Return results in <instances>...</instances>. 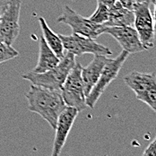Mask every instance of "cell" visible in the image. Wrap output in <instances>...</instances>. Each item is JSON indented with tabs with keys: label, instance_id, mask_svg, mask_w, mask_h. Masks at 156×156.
Instances as JSON below:
<instances>
[{
	"label": "cell",
	"instance_id": "1",
	"mask_svg": "<svg viewBox=\"0 0 156 156\" xmlns=\"http://www.w3.org/2000/svg\"><path fill=\"white\" fill-rule=\"evenodd\" d=\"M25 96L29 110L40 115L55 129L59 115L67 107L60 91H53L32 84Z\"/></svg>",
	"mask_w": 156,
	"mask_h": 156
},
{
	"label": "cell",
	"instance_id": "2",
	"mask_svg": "<svg viewBox=\"0 0 156 156\" xmlns=\"http://www.w3.org/2000/svg\"><path fill=\"white\" fill-rule=\"evenodd\" d=\"M76 56L68 52L61 58L59 63L52 69L44 73L29 72L22 75L24 80L31 82V84L47 88L53 91H60L67 76L76 65Z\"/></svg>",
	"mask_w": 156,
	"mask_h": 156
},
{
	"label": "cell",
	"instance_id": "3",
	"mask_svg": "<svg viewBox=\"0 0 156 156\" xmlns=\"http://www.w3.org/2000/svg\"><path fill=\"white\" fill-rule=\"evenodd\" d=\"M82 67L80 63H76L60 89L66 105L76 109L79 112L87 108L84 84L81 76Z\"/></svg>",
	"mask_w": 156,
	"mask_h": 156
},
{
	"label": "cell",
	"instance_id": "4",
	"mask_svg": "<svg viewBox=\"0 0 156 156\" xmlns=\"http://www.w3.org/2000/svg\"><path fill=\"white\" fill-rule=\"evenodd\" d=\"M128 56H129L128 52L122 50L121 53L119 56H117L115 58H109L108 62L106 63V65L104 66L101 71V74L97 83L93 87L90 94L86 97L87 107H90L92 109L94 108L98 100L105 92V90L110 84V83L117 78Z\"/></svg>",
	"mask_w": 156,
	"mask_h": 156
},
{
	"label": "cell",
	"instance_id": "5",
	"mask_svg": "<svg viewBox=\"0 0 156 156\" xmlns=\"http://www.w3.org/2000/svg\"><path fill=\"white\" fill-rule=\"evenodd\" d=\"M57 22L68 25L72 29L73 33L94 40L104 33L105 26L103 24L94 23L89 20V18L79 15L68 5L64 6L63 13L58 16Z\"/></svg>",
	"mask_w": 156,
	"mask_h": 156
},
{
	"label": "cell",
	"instance_id": "6",
	"mask_svg": "<svg viewBox=\"0 0 156 156\" xmlns=\"http://www.w3.org/2000/svg\"><path fill=\"white\" fill-rule=\"evenodd\" d=\"M58 35L62 41L65 50L73 53L75 56H82L83 54L109 56L112 54L109 48L96 42L94 39L76 33L71 35Z\"/></svg>",
	"mask_w": 156,
	"mask_h": 156
},
{
	"label": "cell",
	"instance_id": "7",
	"mask_svg": "<svg viewBox=\"0 0 156 156\" xmlns=\"http://www.w3.org/2000/svg\"><path fill=\"white\" fill-rule=\"evenodd\" d=\"M21 0H11L0 16V36L2 41L13 45L20 34Z\"/></svg>",
	"mask_w": 156,
	"mask_h": 156
},
{
	"label": "cell",
	"instance_id": "8",
	"mask_svg": "<svg viewBox=\"0 0 156 156\" xmlns=\"http://www.w3.org/2000/svg\"><path fill=\"white\" fill-rule=\"evenodd\" d=\"M134 28L137 31L141 42L145 49L154 46L155 30L154 25L153 14L148 2H144L135 10Z\"/></svg>",
	"mask_w": 156,
	"mask_h": 156
},
{
	"label": "cell",
	"instance_id": "9",
	"mask_svg": "<svg viewBox=\"0 0 156 156\" xmlns=\"http://www.w3.org/2000/svg\"><path fill=\"white\" fill-rule=\"evenodd\" d=\"M104 33H108L113 37L122 49L129 54L145 50L134 26H105Z\"/></svg>",
	"mask_w": 156,
	"mask_h": 156
},
{
	"label": "cell",
	"instance_id": "10",
	"mask_svg": "<svg viewBox=\"0 0 156 156\" xmlns=\"http://www.w3.org/2000/svg\"><path fill=\"white\" fill-rule=\"evenodd\" d=\"M77 109L72 107H66L59 115L55 127L56 135L53 142V147L50 156H60L63 147L66 142V138L71 131L78 116Z\"/></svg>",
	"mask_w": 156,
	"mask_h": 156
},
{
	"label": "cell",
	"instance_id": "11",
	"mask_svg": "<svg viewBox=\"0 0 156 156\" xmlns=\"http://www.w3.org/2000/svg\"><path fill=\"white\" fill-rule=\"evenodd\" d=\"M108 60H109V58H107V56L94 55L93 61L87 66L82 67L81 76L83 81L84 92H85L86 97L90 94L93 87L97 83L98 79L101 74V71L104 66L106 65V63L108 62Z\"/></svg>",
	"mask_w": 156,
	"mask_h": 156
},
{
	"label": "cell",
	"instance_id": "12",
	"mask_svg": "<svg viewBox=\"0 0 156 156\" xmlns=\"http://www.w3.org/2000/svg\"><path fill=\"white\" fill-rule=\"evenodd\" d=\"M60 58H58L50 48L48 47L41 36L39 41V58L38 62L35 68L32 70L34 73H44L55 67L59 61Z\"/></svg>",
	"mask_w": 156,
	"mask_h": 156
},
{
	"label": "cell",
	"instance_id": "13",
	"mask_svg": "<svg viewBox=\"0 0 156 156\" xmlns=\"http://www.w3.org/2000/svg\"><path fill=\"white\" fill-rule=\"evenodd\" d=\"M109 20L104 26H134L135 14L119 1L109 8Z\"/></svg>",
	"mask_w": 156,
	"mask_h": 156
},
{
	"label": "cell",
	"instance_id": "14",
	"mask_svg": "<svg viewBox=\"0 0 156 156\" xmlns=\"http://www.w3.org/2000/svg\"><path fill=\"white\" fill-rule=\"evenodd\" d=\"M39 23L41 27L42 37H43L44 41H46L48 46L52 49V51L58 58H63V56L65 55V53H64L65 48H64L62 41L60 39L59 35L57 34L56 32H54L49 28L46 20L43 17L39 18Z\"/></svg>",
	"mask_w": 156,
	"mask_h": 156
},
{
	"label": "cell",
	"instance_id": "15",
	"mask_svg": "<svg viewBox=\"0 0 156 156\" xmlns=\"http://www.w3.org/2000/svg\"><path fill=\"white\" fill-rule=\"evenodd\" d=\"M136 99L144 102L156 113V78L141 94L136 95Z\"/></svg>",
	"mask_w": 156,
	"mask_h": 156
},
{
	"label": "cell",
	"instance_id": "16",
	"mask_svg": "<svg viewBox=\"0 0 156 156\" xmlns=\"http://www.w3.org/2000/svg\"><path fill=\"white\" fill-rule=\"evenodd\" d=\"M109 7L101 4L97 3L96 10L92 16L89 17V20L97 24H105L109 20Z\"/></svg>",
	"mask_w": 156,
	"mask_h": 156
},
{
	"label": "cell",
	"instance_id": "17",
	"mask_svg": "<svg viewBox=\"0 0 156 156\" xmlns=\"http://www.w3.org/2000/svg\"><path fill=\"white\" fill-rule=\"evenodd\" d=\"M19 56V52L11 45L0 41V64L7 62Z\"/></svg>",
	"mask_w": 156,
	"mask_h": 156
},
{
	"label": "cell",
	"instance_id": "18",
	"mask_svg": "<svg viewBox=\"0 0 156 156\" xmlns=\"http://www.w3.org/2000/svg\"><path fill=\"white\" fill-rule=\"evenodd\" d=\"M124 7L128 10H131L134 12V10L141 5L142 3L145 2L146 0H118Z\"/></svg>",
	"mask_w": 156,
	"mask_h": 156
},
{
	"label": "cell",
	"instance_id": "19",
	"mask_svg": "<svg viewBox=\"0 0 156 156\" xmlns=\"http://www.w3.org/2000/svg\"><path fill=\"white\" fill-rule=\"evenodd\" d=\"M142 156H156V136L145 148Z\"/></svg>",
	"mask_w": 156,
	"mask_h": 156
},
{
	"label": "cell",
	"instance_id": "20",
	"mask_svg": "<svg viewBox=\"0 0 156 156\" xmlns=\"http://www.w3.org/2000/svg\"><path fill=\"white\" fill-rule=\"evenodd\" d=\"M11 0H0V16L5 11V9L7 7Z\"/></svg>",
	"mask_w": 156,
	"mask_h": 156
},
{
	"label": "cell",
	"instance_id": "21",
	"mask_svg": "<svg viewBox=\"0 0 156 156\" xmlns=\"http://www.w3.org/2000/svg\"><path fill=\"white\" fill-rule=\"evenodd\" d=\"M117 1H118V0H97V3H101V4H102V5L108 6L109 8V7L112 6Z\"/></svg>",
	"mask_w": 156,
	"mask_h": 156
},
{
	"label": "cell",
	"instance_id": "22",
	"mask_svg": "<svg viewBox=\"0 0 156 156\" xmlns=\"http://www.w3.org/2000/svg\"><path fill=\"white\" fill-rule=\"evenodd\" d=\"M154 13H153V18H154V30L156 33V2L154 3Z\"/></svg>",
	"mask_w": 156,
	"mask_h": 156
},
{
	"label": "cell",
	"instance_id": "23",
	"mask_svg": "<svg viewBox=\"0 0 156 156\" xmlns=\"http://www.w3.org/2000/svg\"><path fill=\"white\" fill-rule=\"evenodd\" d=\"M146 2H148L149 4H154V2H156V0H146Z\"/></svg>",
	"mask_w": 156,
	"mask_h": 156
},
{
	"label": "cell",
	"instance_id": "24",
	"mask_svg": "<svg viewBox=\"0 0 156 156\" xmlns=\"http://www.w3.org/2000/svg\"><path fill=\"white\" fill-rule=\"evenodd\" d=\"M0 41H2V39H1V36H0Z\"/></svg>",
	"mask_w": 156,
	"mask_h": 156
}]
</instances>
